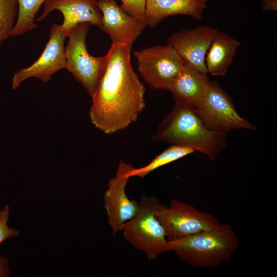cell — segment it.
I'll list each match as a JSON object with an SVG mask.
<instances>
[{
  "instance_id": "obj_11",
  "label": "cell",
  "mask_w": 277,
  "mask_h": 277,
  "mask_svg": "<svg viewBox=\"0 0 277 277\" xmlns=\"http://www.w3.org/2000/svg\"><path fill=\"white\" fill-rule=\"evenodd\" d=\"M97 4L102 14L100 28L109 35L112 44L132 47L147 27L145 22L125 12L115 0H98Z\"/></svg>"
},
{
  "instance_id": "obj_16",
  "label": "cell",
  "mask_w": 277,
  "mask_h": 277,
  "mask_svg": "<svg viewBox=\"0 0 277 277\" xmlns=\"http://www.w3.org/2000/svg\"><path fill=\"white\" fill-rule=\"evenodd\" d=\"M240 44L229 34L216 29L206 55L207 72L214 76L224 75Z\"/></svg>"
},
{
  "instance_id": "obj_21",
  "label": "cell",
  "mask_w": 277,
  "mask_h": 277,
  "mask_svg": "<svg viewBox=\"0 0 277 277\" xmlns=\"http://www.w3.org/2000/svg\"><path fill=\"white\" fill-rule=\"evenodd\" d=\"M121 1L122 3L121 7L125 12L145 22L144 13L146 0Z\"/></svg>"
},
{
  "instance_id": "obj_22",
  "label": "cell",
  "mask_w": 277,
  "mask_h": 277,
  "mask_svg": "<svg viewBox=\"0 0 277 277\" xmlns=\"http://www.w3.org/2000/svg\"><path fill=\"white\" fill-rule=\"evenodd\" d=\"M10 273L7 259L0 255V277H7Z\"/></svg>"
},
{
  "instance_id": "obj_13",
  "label": "cell",
  "mask_w": 277,
  "mask_h": 277,
  "mask_svg": "<svg viewBox=\"0 0 277 277\" xmlns=\"http://www.w3.org/2000/svg\"><path fill=\"white\" fill-rule=\"evenodd\" d=\"M53 10L61 12L64 17L62 26L69 32L81 23L101 26L102 14L97 0H46L37 21H43Z\"/></svg>"
},
{
  "instance_id": "obj_7",
  "label": "cell",
  "mask_w": 277,
  "mask_h": 277,
  "mask_svg": "<svg viewBox=\"0 0 277 277\" xmlns=\"http://www.w3.org/2000/svg\"><path fill=\"white\" fill-rule=\"evenodd\" d=\"M155 217L164 229L168 241L192 235L221 223L211 214L175 199L168 208L164 205L157 210Z\"/></svg>"
},
{
  "instance_id": "obj_20",
  "label": "cell",
  "mask_w": 277,
  "mask_h": 277,
  "mask_svg": "<svg viewBox=\"0 0 277 277\" xmlns=\"http://www.w3.org/2000/svg\"><path fill=\"white\" fill-rule=\"evenodd\" d=\"M9 215V207L6 205L4 209L0 211V245L5 240L17 236L19 234L17 230L8 227Z\"/></svg>"
},
{
  "instance_id": "obj_3",
  "label": "cell",
  "mask_w": 277,
  "mask_h": 277,
  "mask_svg": "<svg viewBox=\"0 0 277 277\" xmlns=\"http://www.w3.org/2000/svg\"><path fill=\"white\" fill-rule=\"evenodd\" d=\"M168 242L170 250L182 261L205 268L229 261L239 246V239L228 223Z\"/></svg>"
},
{
  "instance_id": "obj_4",
  "label": "cell",
  "mask_w": 277,
  "mask_h": 277,
  "mask_svg": "<svg viewBox=\"0 0 277 277\" xmlns=\"http://www.w3.org/2000/svg\"><path fill=\"white\" fill-rule=\"evenodd\" d=\"M138 205L137 214L124 224L123 236L148 260H154L160 254L171 251L164 229L155 217L156 211L164 205L155 197L143 195Z\"/></svg>"
},
{
  "instance_id": "obj_8",
  "label": "cell",
  "mask_w": 277,
  "mask_h": 277,
  "mask_svg": "<svg viewBox=\"0 0 277 277\" xmlns=\"http://www.w3.org/2000/svg\"><path fill=\"white\" fill-rule=\"evenodd\" d=\"M138 70L145 81L156 89L169 90L185 63L170 45H157L135 51Z\"/></svg>"
},
{
  "instance_id": "obj_23",
  "label": "cell",
  "mask_w": 277,
  "mask_h": 277,
  "mask_svg": "<svg viewBox=\"0 0 277 277\" xmlns=\"http://www.w3.org/2000/svg\"><path fill=\"white\" fill-rule=\"evenodd\" d=\"M276 0H263L262 9L263 10L275 11L277 9Z\"/></svg>"
},
{
  "instance_id": "obj_19",
  "label": "cell",
  "mask_w": 277,
  "mask_h": 277,
  "mask_svg": "<svg viewBox=\"0 0 277 277\" xmlns=\"http://www.w3.org/2000/svg\"><path fill=\"white\" fill-rule=\"evenodd\" d=\"M17 14L15 0H0V45L11 35Z\"/></svg>"
},
{
  "instance_id": "obj_2",
  "label": "cell",
  "mask_w": 277,
  "mask_h": 277,
  "mask_svg": "<svg viewBox=\"0 0 277 277\" xmlns=\"http://www.w3.org/2000/svg\"><path fill=\"white\" fill-rule=\"evenodd\" d=\"M227 138V134L208 129L194 108L175 103L159 124L152 139L156 142L190 148L214 161L226 147Z\"/></svg>"
},
{
  "instance_id": "obj_10",
  "label": "cell",
  "mask_w": 277,
  "mask_h": 277,
  "mask_svg": "<svg viewBox=\"0 0 277 277\" xmlns=\"http://www.w3.org/2000/svg\"><path fill=\"white\" fill-rule=\"evenodd\" d=\"M133 168L131 164L121 160L115 175L109 180L104 194V208L114 235L121 231L124 224L139 210L138 202L129 199L126 193V187L130 179L127 174Z\"/></svg>"
},
{
  "instance_id": "obj_18",
  "label": "cell",
  "mask_w": 277,
  "mask_h": 277,
  "mask_svg": "<svg viewBox=\"0 0 277 277\" xmlns=\"http://www.w3.org/2000/svg\"><path fill=\"white\" fill-rule=\"evenodd\" d=\"M18 4V14L12 30L13 36L23 35L37 27L35 15L46 0H15Z\"/></svg>"
},
{
  "instance_id": "obj_6",
  "label": "cell",
  "mask_w": 277,
  "mask_h": 277,
  "mask_svg": "<svg viewBox=\"0 0 277 277\" xmlns=\"http://www.w3.org/2000/svg\"><path fill=\"white\" fill-rule=\"evenodd\" d=\"M194 110L204 125L215 132L227 134L237 129L256 130L255 125L239 115L231 96L214 81Z\"/></svg>"
},
{
  "instance_id": "obj_1",
  "label": "cell",
  "mask_w": 277,
  "mask_h": 277,
  "mask_svg": "<svg viewBox=\"0 0 277 277\" xmlns=\"http://www.w3.org/2000/svg\"><path fill=\"white\" fill-rule=\"evenodd\" d=\"M131 47L112 44L89 111L91 123L106 134L125 130L135 122L145 106V88L130 61Z\"/></svg>"
},
{
  "instance_id": "obj_5",
  "label": "cell",
  "mask_w": 277,
  "mask_h": 277,
  "mask_svg": "<svg viewBox=\"0 0 277 277\" xmlns=\"http://www.w3.org/2000/svg\"><path fill=\"white\" fill-rule=\"evenodd\" d=\"M92 26L85 22L72 28L68 33L65 47V69L86 88L91 96L96 91L107 62L106 55L95 57L87 50L86 37Z\"/></svg>"
},
{
  "instance_id": "obj_15",
  "label": "cell",
  "mask_w": 277,
  "mask_h": 277,
  "mask_svg": "<svg viewBox=\"0 0 277 277\" xmlns=\"http://www.w3.org/2000/svg\"><path fill=\"white\" fill-rule=\"evenodd\" d=\"M208 1L146 0L145 22L147 26L153 28L162 21L172 15H186L201 19Z\"/></svg>"
},
{
  "instance_id": "obj_9",
  "label": "cell",
  "mask_w": 277,
  "mask_h": 277,
  "mask_svg": "<svg viewBox=\"0 0 277 277\" xmlns=\"http://www.w3.org/2000/svg\"><path fill=\"white\" fill-rule=\"evenodd\" d=\"M68 33L62 25H53L51 28L49 39L39 58L30 66L20 69L14 73L12 89L18 88L23 82L31 77L48 82L55 73L65 69L64 42Z\"/></svg>"
},
{
  "instance_id": "obj_17",
  "label": "cell",
  "mask_w": 277,
  "mask_h": 277,
  "mask_svg": "<svg viewBox=\"0 0 277 277\" xmlns=\"http://www.w3.org/2000/svg\"><path fill=\"white\" fill-rule=\"evenodd\" d=\"M194 151L189 147L171 145L156 156L147 165L138 168L134 167L128 172L127 175L130 178L134 176L143 178L153 170L189 155Z\"/></svg>"
},
{
  "instance_id": "obj_14",
  "label": "cell",
  "mask_w": 277,
  "mask_h": 277,
  "mask_svg": "<svg viewBox=\"0 0 277 277\" xmlns=\"http://www.w3.org/2000/svg\"><path fill=\"white\" fill-rule=\"evenodd\" d=\"M210 82L207 73L185 64L171 82L169 90L175 103L195 108L203 100Z\"/></svg>"
},
{
  "instance_id": "obj_12",
  "label": "cell",
  "mask_w": 277,
  "mask_h": 277,
  "mask_svg": "<svg viewBox=\"0 0 277 277\" xmlns=\"http://www.w3.org/2000/svg\"><path fill=\"white\" fill-rule=\"evenodd\" d=\"M215 29L205 25L171 35L168 44L171 46L185 64L207 73L205 57Z\"/></svg>"
}]
</instances>
